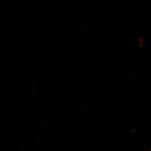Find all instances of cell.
Returning a JSON list of instances; mask_svg holds the SVG:
<instances>
[{
    "label": "cell",
    "instance_id": "obj_1",
    "mask_svg": "<svg viewBox=\"0 0 151 151\" xmlns=\"http://www.w3.org/2000/svg\"><path fill=\"white\" fill-rule=\"evenodd\" d=\"M150 151H151V150H150Z\"/></svg>",
    "mask_w": 151,
    "mask_h": 151
}]
</instances>
